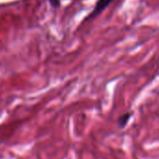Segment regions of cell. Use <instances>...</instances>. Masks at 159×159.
Returning a JSON list of instances; mask_svg holds the SVG:
<instances>
[{
    "instance_id": "6da1fadb",
    "label": "cell",
    "mask_w": 159,
    "mask_h": 159,
    "mask_svg": "<svg viewBox=\"0 0 159 159\" xmlns=\"http://www.w3.org/2000/svg\"><path fill=\"white\" fill-rule=\"evenodd\" d=\"M113 1V0H98L97 2L94 11H92V13L90 14V16L88 17V19H93L95 17H97L98 15H99L106 8L109 7V5Z\"/></svg>"
},
{
    "instance_id": "7a4b0ae2",
    "label": "cell",
    "mask_w": 159,
    "mask_h": 159,
    "mask_svg": "<svg viewBox=\"0 0 159 159\" xmlns=\"http://www.w3.org/2000/svg\"><path fill=\"white\" fill-rule=\"evenodd\" d=\"M131 116H132V112H125V113L122 114L118 118V120H117V125H118V127L119 128H124L127 125V123H128L129 119L131 118Z\"/></svg>"
}]
</instances>
